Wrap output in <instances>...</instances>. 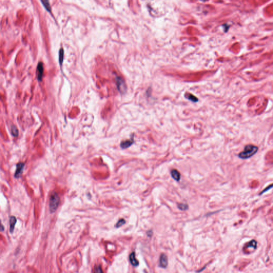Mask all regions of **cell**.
<instances>
[{"label": "cell", "mask_w": 273, "mask_h": 273, "mask_svg": "<svg viewBox=\"0 0 273 273\" xmlns=\"http://www.w3.org/2000/svg\"><path fill=\"white\" fill-rule=\"evenodd\" d=\"M258 146L249 144L246 145L243 151L240 152L239 154V157L242 160H246V159L249 158L255 155L258 151Z\"/></svg>", "instance_id": "6da1fadb"}, {"label": "cell", "mask_w": 273, "mask_h": 273, "mask_svg": "<svg viewBox=\"0 0 273 273\" xmlns=\"http://www.w3.org/2000/svg\"><path fill=\"white\" fill-rule=\"evenodd\" d=\"M60 203V198L58 194L52 192L51 194L49 201V209L50 212L53 213L58 207Z\"/></svg>", "instance_id": "7a4b0ae2"}, {"label": "cell", "mask_w": 273, "mask_h": 273, "mask_svg": "<svg viewBox=\"0 0 273 273\" xmlns=\"http://www.w3.org/2000/svg\"><path fill=\"white\" fill-rule=\"evenodd\" d=\"M44 73V66L42 62H40L38 63L37 69H36V74H37V80L39 81H41L42 80V77H43Z\"/></svg>", "instance_id": "3957f363"}, {"label": "cell", "mask_w": 273, "mask_h": 273, "mask_svg": "<svg viewBox=\"0 0 273 273\" xmlns=\"http://www.w3.org/2000/svg\"><path fill=\"white\" fill-rule=\"evenodd\" d=\"M25 164L24 163H19L16 165V170L15 174V177L16 178H19L23 172Z\"/></svg>", "instance_id": "277c9868"}, {"label": "cell", "mask_w": 273, "mask_h": 273, "mask_svg": "<svg viewBox=\"0 0 273 273\" xmlns=\"http://www.w3.org/2000/svg\"><path fill=\"white\" fill-rule=\"evenodd\" d=\"M134 139L133 138V136H132V138L129 140H126L124 141H122L121 144H120V147L122 149H126L128 148L129 147L134 144Z\"/></svg>", "instance_id": "5b68a950"}, {"label": "cell", "mask_w": 273, "mask_h": 273, "mask_svg": "<svg viewBox=\"0 0 273 273\" xmlns=\"http://www.w3.org/2000/svg\"><path fill=\"white\" fill-rule=\"evenodd\" d=\"M168 257L165 254H162L160 258V265L162 268H166L168 266Z\"/></svg>", "instance_id": "8992f818"}, {"label": "cell", "mask_w": 273, "mask_h": 273, "mask_svg": "<svg viewBox=\"0 0 273 273\" xmlns=\"http://www.w3.org/2000/svg\"><path fill=\"white\" fill-rule=\"evenodd\" d=\"M16 222H17V219H16L15 217L11 216L10 218V220H9L10 232L11 233H12L14 232Z\"/></svg>", "instance_id": "52a82bcc"}, {"label": "cell", "mask_w": 273, "mask_h": 273, "mask_svg": "<svg viewBox=\"0 0 273 273\" xmlns=\"http://www.w3.org/2000/svg\"><path fill=\"white\" fill-rule=\"evenodd\" d=\"M171 174L172 178H173L175 180L179 181L180 180V174L178 170L175 169L172 170L171 171Z\"/></svg>", "instance_id": "ba28073f"}, {"label": "cell", "mask_w": 273, "mask_h": 273, "mask_svg": "<svg viewBox=\"0 0 273 273\" xmlns=\"http://www.w3.org/2000/svg\"><path fill=\"white\" fill-rule=\"evenodd\" d=\"M129 258H130V261L131 264L133 266H137L139 265V261L136 258L135 252H132L131 253L130 255Z\"/></svg>", "instance_id": "9c48e42d"}, {"label": "cell", "mask_w": 273, "mask_h": 273, "mask_svg": "<svg viewBox=\"0 0 273 273\" xmlns=\"http://www.w3.org/2000/svg\"><path fill=\"white\" fill-rule=\"evenodd\" d=\"M64 58V51L63 48H61L59 52V61L60 66H62Z\"/></svg>", "instance_id": "30bf717a"}, {"label": "cell", "mask_w": 273, "mask_h": 273, "mask_svg": "<svg viewBox=\"0 0 273 273\" xmlns=\"http://www.w3.org/2000/svg\"><path fill=\"white\" fill-rule=\"evenodd\" d=\"M41 3L44 6V7L50 13L51 12V7L50 6V4L49 3V2L48 1H41Z\"/></svg>", "instance_id": "8fae6325"}, {"label": "cell", "mask_w": 273, "mask_h": 273, "mask_svg": "<svg viewBox=\"0 0 273 273\" xmlns=\"http://www.w3.org/2000/svg\"><path fill=\"white\" fill-rule=\"evenodd\" d=\"M11 132L12 135L14 136H18L19 131L15 125H12L11 127Z\"/></svg>", "instance_id": "7c38bea8"}, {"label": "cell", "mask_w": 273, "mask_h": 273, "mask_svg": "<svg viewBox=\"0 0 273 273\" xmlns=\"http://www.w3.org/2000/svg\"><path fill=\"white\" fill-rule=\"evenodd\" d=\"M178 207L180 210L185 211L188 209V205L187 204L184 203H179L178 204Z\"/></svg>", "instance_id": "4fadbf2b"}, {"label": "cell", "mask_w": 273, "mask_h": 273, "mask_svg": "<svg viewBox=\"0 0 273 273\" xmlns=\"http://www.w3.org/2000/svg\"><path fill=\"white\" fill-rule=\"evenodd\" d=\"M125 223V220L124 219H121L118 221V222L116 223L115 227L116 228H119V227H121L123 225H124Z\"/></svg>", "instance_id": "5bb4252c"}, {"label": "cell", "mask_w": 273, "mask_h": 273, "mask_svg": "<svg viewBox=\"0 0 273 273\" xmlns=\"http://www.w3.org/2000/svg\"><path fill=\"white\" fill-rule=\"evenodd\" d=\"M93 273H103V271L102 270L101 267H100V266L98 265V266H96V267H95V269H94Z\"/></svg>", "instance_id": "9a60e30c"}, {"label": "cell", "mask_w": 273, "mask_h": 273, "mask_svg": "<svg viewBox=\"0 0 273 273\" xmlns=\"http://www.w3.org/2000/svg\"><path fill=\"white\" fill-rule=\"evenodd\" d=\"M273 187V184H272L271 185H269V186H268L267 187H266L265 189L263 190L260 193V195H262L263 193H264L265 192H266V191H267L268 190H269V189H271V188H272Z\"/></svg>", "instance_id": "2e32d148"}]
</instances>
